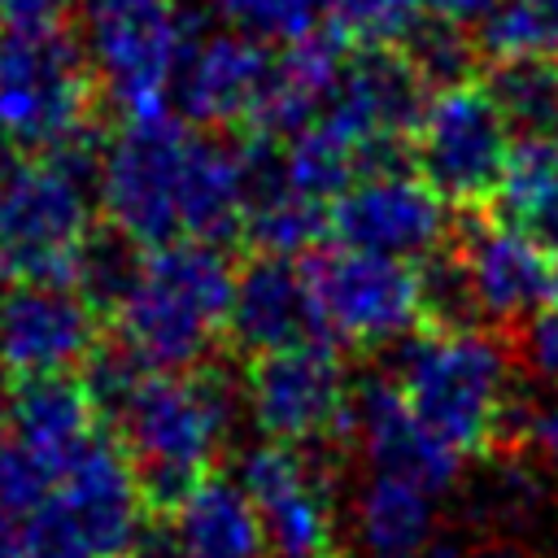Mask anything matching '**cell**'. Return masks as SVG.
Listing matches in <instances>:
<instances>
[{
  "label": "cell",
  "instance_id": "4316f807",
  "mask_svg": "<svg viewBox=\"0 0 558 558\" xmlns=\"http://www.w3.org/2000/svg\"><path fill=\"white\" fill-rule=\"evenodd\" d=\"M327 31L349 48H397L418 26L414 0H323Z\"/></svg>",
  "mask_w": 558,
  "mask_h": 558
},
{
  "label": "cell",
  "instance_id": "836d02e7",
  "mask_svg": "<svg viewBox=\"0 0 558 558\" xmlns=\"http://www.w3.org/2000/svg\"><path fill=\"white\" fill-rule=\"evenodd\" d=\"M0 558H22V519L0 510Z\"/></svg>",
  "mask_w": 558,
  "mask_h": 558
},
{
  "label": "cell",
  "instance_id": "8992f818",
  "mask_svg": "<svg viewBox=\"0 0 558 558\" xmlns=\"http://www.w3.org/2000/svg\"><path fill=\"white\" fill-rule=\"evenodd\" d=\"M87 179L52 157L17 153L0 140V275L74 283L78 248L87 240L92 201ZM78 288V283H74Z\"/></svg>",
  "mask_w": 558,
  "mask_h": 558
},
{
  "label": "cell",
  "instance_id": "52a82bcc",
  "mask_svg": "<svg viewBox=\"0 0 558 558\" xmlns=\"http://www.w3.org/2000/svg\"><path fill=\"white\" fill-rule=\"evenodd\" d=\"M318 305L323 336L331 344H388L423 327V266L375 248L331 244L301 257Z\"/></svg>",
  "mask_w": 558,
  "mask_h": 558
},
{
  "label": "cell",
  "instance_id": "d6986e66",
  "mask_svg": "<svg viewBox=\"0 0 558 558\" xmlns=\"http://www.w3.org/2000/svg\"><path fill=\"white\" fill-rule=\"evenodd\" d=\"M340 70H344V57H340V39L331 31L327 35L314 31L296 44H279V52L270 61L266 92H262L257 113L244 131L262 135V140L296 135L301 126H310L327 109Z\"/></svg>",
  "mask_w": 558,
  "mask_h": 558
},
{
  "label": "cell",
  "instance_id": "603a6c76",
  "mask_svg": "<svg viewBox=\"0 0 558 558\" xmlns=\"http://www.w3.org/2000/svg\"><path fill=\"white\" fill-rule=\"evenodd\" d=\"M497 218L558 253V135H519L497 183Z\"/></svg>",
  "mask_w": 558,
  "mask_h": 558
},
{
  "label": "cell",
  "instance_id": "ac0fdd59",
  "mask_svg": "<svg viewBox=\"0 0 558 558\" xmlns=\"http://www.w3.org/2000/svg\"><path fill=\"white\" fill-rule=\"evenodd\" d=\"M353 440L362 445L371 471H388V475H405L432 493L449 488L453 475L462 471V453L449 449L401 397V388L392 379H371L357 388V405H353Z\"/></svg>",
  "mask_w": 558,
  "mask_h": 558
},
{
  "label": "cell",
  "instance_id": "1f68e13d",
  "mask_svg": "<svg viewBox=\"0 0 558 558\" xmlns=\"http://www.w3.org/2000/svg\"><path fill=\"white\" fill-rule=\"evenodd\" d=\"M78 9H83V0H0L4 26H26V31L70 26V17Z\"/></svg>",
  "mask_w": 558,
  "mask_h": 558
},
{
  "label": "cell",
  "instance_id": "d590c367",
  "mask_svg": "<svg viewBox=\"0 0 558 558\" xmlns=\"http://www.w3.org/2000/svg\"><path fill=\"white\" fill-rule=\"evenodd\" d=\"M480 558H514V554H480Z\"/></svg>",
  "mask_w": 558,
  "mask_h": 558
},
{
  "label": "cell",
  "instance_id": "83f0119b",
  "mask_svg": "<svg viewBox=\"0 0 558 558\" xmlns=\"http://www.w3.org/2000/svg\"><path fill=\"white\" fill-rule=\"evenodd\" d=\"M57 480L61 471L39 449H31L17 436H0V510L4 514H17V519L31 514L39 501L57 493Z\"/></svg>",
  "mask_w": 558,
  "mask_h": 558
},
{
  "label": "cell",
  "instance_id": "5b68a950",
  "mask_svg": "<svg viewBox=\"0 0 558 558\" xmlns=\"http://www.w3.org/2000/svg\"><path fill=\"white\" fill-rule=\"evenodd\" d=\"M100 74L70 26H4L0 140L17 153H57L100 131Z\"/></svg>",
  "mask_w": 558,
  "mask_h": 558
},
{
  "label": "cell",
  "instance_id": "8fae6325",
  "mask_svg": "<svg viewBox=\"0 0 558 558\" xmlns=\"http://www.w3.org/2000/svg\"><path fill=\"white\" fill-rule=\"evenodd\" d=\"M240 488L262 519L270 558H340V519L318 449L262 440L240 458Z\"/></svg>",
  "mask_w": 558,
  "mask_h": 558
},
{
  "label": "cell",
  "instance_id": "9a60e30c",
  "mask_svg": "<svg viewBox=\"0 0 558 558\" xmlns=\"http://www.w3.org/2000/svg\"><path fill=\"white\" fill-rule=\"evenodd\" d=\"M453 253L462 262L475 314L488 323H527L558 301V253L506 218L466 222Z\"/></svg>",
  "mask_w": 558,
  "mask_h": 558
},
{
  "label": "cell",
  "instance_id": "ba28073f",
  "mask_svg": "<svg viewBox=\"0 0 558 558\" xmlns=\"http://www.w3.org/2000/svg\"><path fill=\"white\" fill-rule=\"evenodd\" d=\"M240 392L266 440L323 453L327 445L353 436L357 388L331 340H305L253 357Z\"/></svg>",
  "mask_w": 558,
  "mask_h": 558
},
{
  "label": "cell",
  "instance_id": "6da1fadb",
  "mask_svg": "<svg viewBox=\"0 0 558 558\" xmlns=\"http://www.w3.org/2000/svg\"><path fill=\"white\" fill-rule=\"evenodd\" d=\"M96 192L105 222L144 248L174 240L222 244L244 231L248 174L240 148L161 109L126 118L105 140Z\"/></svg>",
  "mask_w": 558,
  "mask_h": 558
},
{
  "label": "cell",
  "instance_id": "44dd1931",
  "mask_svg": "<svg viewBox=\"0 0 558 558\" xmlns=\"http://www.w3.org/2000/svg\"><path fill=\"white\" fill-rule=\"evenodd\" d=\"M170 558H270L262 519L240 480L205 475L170 510Z\"/></svg>",
  "mask_w": 558,
  "mask_h": 558
},
{
  "label": "cell",
  "instance_id": "7a4b0ae2",
  "mask_svg": "<svg viewBox=\"0 0 558 558\" xmlns=\"http://www.w3.org/2000/svg\"><path fill=\"white\" fill-rule=\"evenodd\" d=\"M105 418L113 423L148 510L170 514L214 475L235 418V388L227 371L205 362L187 371H144Z\"/></svg>",
  "mask_w": 558,
  "mask_h": 558
},
{
  "label": "cell",
  "instance_id": "e575fe53",
  "mask_svg": "<svg viewBox=\"0 0 558 558\" xmlns=\"http://www.w3.org/2000/svg\"><path fill=\"white\" fill-rule=\"evenodd\" d=\"M4 418H9V392L0 388V427H4Z\"/></svg>",
  "mask_w": 558,
  "mask_h": 558
},
{
  "label": "cell",
  "instance_id": "3957f363",
  "mask_svg": "<svg viewBox=\"0 0 558 558\" xmlns=\"http://www.w3.org/2000/svg\"><path fill=\"white\" fill-rule=\"evenodd\" d=\"M235 270L218 244L174 240L148 248L135 283L109 314L113 336L148 371H187L227 336Z\"/></svg>",
  "mask_w": 558,
  "mask_h": 558
},
{
  "label": "cell",
  "instance_id": "5bb4252c",
  "mask_svg": "<svg viewBox=\"0 0 558 558\" xmlns=\"http://www.w3.org/2000/svg\"><path fill=\"white\" fill-rule=\"evenodd\" d=\"M100 310L74 283L13 279L0 296V366L22 375L83 371L100 344Z\"/></svg>",
  "mask_w": 558,
  "mask_h": 558
},
{
  "label": "cell",
  "instance_id": "d6a6232c",
  "mask_svg": "<svg viewBox=\"0 0 558 558\" xmlns=\"http://www.w3.org/2000/svg\"><path fill=\"white\" fill-rule=\"evenodd\" d=\"M418 4V17L423 22H436V26H484L488 13L501 4V0H414Z\"/></svg>",
  "mask_w": 558,
  "mask_h": 558
},
{
  "label": "cell",
  "instance_id": "484cf974",
  "mask_svg": "<svg viewBox=\"0 0 558 558\" xmlns=\"http://www.w3.org/2000/svg\"><path fill=\"white\" fill-rule=\"evenodd\" d=\"M187 4L266 44H296L314 35L323 22V0H187Z\"/></svg>",
  "mask_w": 558,
  "mask_h": 558
},
{
  "label": "cell",
  "instance_id": "f1b7e54d",
  "mask_svg": "<svg viewBox=\"0 0 558 558\" xmlns=\"http://www.w3.org/2000/svg\"><path fill=\"white\" fill-rule=\"evenodd\" d=\"M22 558H100L70 506L52 493L31 514H22Z\"/></svg>",
  "mask_w": 558,
  "mask_h": 558
},
{
  "label": "cell",
  "instance_id": "e0dca14e",
  "mask_svg": "<svg viewBox=\"0 0 558 558\" xmlns=\"http://www.w3.org/2000/svg\"><path fill=\"white\" fill-rule=\"evenodd\" d=\"M227 336L248 357L305 344V340H327L310 279H305V262L279 257V253H253L248 266L235 270Z\"/></svg>",
  "mask_w": 558,
  "mask_h": 558
},
{
  "label": "cell",
  "instance_id": "cb8c5ba5",
  "mask_svg": "<svg viewBox=\"0 0 558 558\" xmlns=\"http://www.w3.org/2000/svg\"><path fill=\"white\" fill-rule=\"evenodd\" d=\"M484 87L501 105L510 131L558 135V61H545V57L497 61Z\"/></svg>",
  "mask_w": 558,
  "mask_h": 558
},
{
  "label": "cell",
  "instance_id": "4fadbf2b",
  "mask_svg": "<svg viewBox=\"0 0 558 558\" xmlns=\"http://www.w3.org/2000/svg\"><path fill=\"white\" fill-rule=\"evenodd\" d=\"M427 92H432L427 78L414 70L405 52L357 48V57L344 61L336 92L318 118L362 153L366 170H375V166H392V157L410 148Z\"/></svg>",
  "mask_w": 558,
  "mask_h": 558
},
{
  "label": "cell",
  "instance_id": "277c9868",
  "mask_svg": "<svg viewBox=\"0 0 558 558\" xmlns=\"http://www.w3.org/2000/svg\"><path fill=\"white\" fill-rule=\"evenodd\" d=\"M392 384L410 410L462 458L488 453L514 423L506 349L471 327L423 323L397 353Z\"/></svg>",
  "mask_w": 558,
  "mask_h": 558
},
{
  "label": "cell",
  "instance_id": "30bf717a",
  "mask_svg": "<svg viewBox=\"0 0 558 558\" xmlns=\"http://www.w3.org/2000/svg\"><path fill=\"white\" fill-rule=\"evenodd\" d=\"M83 22L105 96L126 118L161 113L192 39L179 0H83Z\"/></svg>",
  "mask_w": 558,
  "mask_h": 558
},
{
  "label": "cell",
  "instance_id": "2e32d148",
  "mask_svg": "<svg viewBox=\"0 0 558 558\" xmlns=\"http://www.w3.org/2000/svg\"><path fill=\"white\" fill-rule=\"evenodd\" d=\"M270 44L244 31L192 35L174 70V105L192 126H248L270 78Z\"/></svg>",
  "mask_w": 558,
  "mask_h": 558
},
{
  "label": "cell",
  "instance_id": "7c38bea8",
  "mask_svg": "<svg viewBox=\"0 0 558 558\" xmlns=\"http://www.w3.org/2000/svg\"><path fill=\"white\" fill-rule=\"evenodd\" d=\"M331 240L353 248H375L405 262H427L445 248L449 201L418 174L401 166H375L357 174L327 209Z\"/></svg>",
  "mask_w": 558,
  "mask_h": 558
},
{
  "label": "cell",
  "instance_id": "9c48e42d",
  "mask_svg": "<svg viewBox=\"0 0 558 558\" xmlns=\"http://www.w3.org/2000/svg\"><path fill=\"white\" fill-rule=\"evenodd\" d=\"M510 122L488 87L480 83H445L427 92V105L410 135L414 170L449 201V205H484L497 196V183L510 161Z\"/></svg>",
  "mask_w": 558,
  "mask_h": 558
},
{
  "label": "cell",
  "instance_id": "f546056e",
  "mask_svg": "<svg viewBox=\"0 0 558 558\" xmlns=\"http://www.w3.org/2000/svg\"><path fill=\"white\" fill-rule=\"evenodd\" d=\"M523 353L532 375L558 397V301H549L536 318L523 323Z\"/></svg>",
  "mask_w": 558,
  "mask_h": 558
},
{
  "label": "cell",
  "instance_id": "ffe728a7",
  "mask_svg": "<svg viewBox=\"0 0 558 558\" xmlns=\"http://www.w3.org/2000/svg\"><path fill=\"white\" fill-rule=\"evenodd\" d=\"M9 423L13 436L39 449L57 471L92 440L100 436V405L83 375L74 371H48V375H22L9 392Z\"/></svg>",
  "mask_w": 558,
  "mask_h": 558
},
{
  "label": "cell",
  "instance_id": "4dcf8cb0",
  "mask_svg": "<svg viewBox=\"0 0 558 558\" xmlns=\"http://www.w3.org/2000/svg\"><path fill=\"white\" fill-rule=\"evenodd\" d=\"M510 427L519 432L523 449H527V453L558 480V397L532 405V410H527L523 418H514Z\"/></svg>",
  "mask_w": 558,
  "mask_h": 558
},
{
  "label": "cell",
  "instance_id": "7402d4cb",
  "mask_svg": "<svg viewBox=\"0 0 558 558\" xmlns=\"http://www.w3.org/2000/svg\"><path fill=\"white\" fill-rule=\"evenodd\" d=\"M353 532L366 558H423L436 536V493L405 475L375 471L357 493Z\"/></svg>",
  "mask_w": 558,
  "mask_h": 558
},
{
  "label": "cell",
  "instance_id": "d4e9b609",
  "mask_svg": "<svg viewBox=\"0 0 558 558\" xmlns=\"http://www.w3.org/2000/svg\"><path fill=\"white\" fill-rule=\"evenodd\" d=\"M480 44L493 61H558V0H501L480 26Z\"/></svg>",
  "mask_w": 558,
  "mask_h": 558
}]
</instances>
